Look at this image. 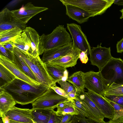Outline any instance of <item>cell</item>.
<instances>
[{"mask_svg": "<svg viewBox=\"0 0 123 123\" xmlns=\"http://www.w3.org/2000/svg\"><path fill=\"white\" fill-rule=\"evenodd\" d=\"M89 118L79 115H74L73 116L71 123H87Z\"/></svg>", "mask_w": 123, "mask_h": 123, "instance_id": "34", "label": "cell"}, {"mask_svg": "<svg viewBox=\"0 0 123 123\" xmlns=\"http://www.w3.org/2000/svg\"><path fill=\"white\" fill-rule=\"evenodd\" d=\"M0 64L12 73L17 79L23 80L32 85H39L38 82L35 81L22 71L13 62L0 54Z\"/></svg>", "mask_w": 123, "mask_h": 123, "instance_id": "14", "label": "cell"}, {"mask_svg": "<svg viewBox=\"0 0 123 123\" xmlns=\"http://www.w3.org/2000/svg\"><path fill=\"white\" fill-rule=\"evenodd\" d=\"M57 82L60 85L61 88L68 94L75 89L73 85L67 81L60 80Z\"/></svg>", "mask_w": 123, "mask_h": 123, "instance_id": "32", "label": "cell"}, {"mask_svg": "<svg viewBox=\"0 0 123 123\" xmlns=\"http://www.w3.org/2000/svg\"><path fill=\"white\" fill-rule=\"evenodd\" d=\"M5 49L9 50L12 53H13L14 49L15 47L13 43L11 41H7L0 43Z\"/></svg>", "mask_w": 123, "mask_h": 123, "instance_id": "37", "label": "cell"}, {"mask_svg": "<svg viewBox=\"0 0 123 123\" xmlns=\"http://www.w3.org/2000/svg\"><path fill=\"white\" fill-rule=\"evenodd\" d=\"M70 99L74 105L76 110L78 112V115L82 116L89 118L87 111L78 97Z\"/></svg>", "mask_w": 123, "mask_h": 123, "instance_id": "29", "label": "cell"}, {"mask_svg": "<svg viewBox=\"0 0 123 123\" xmlns=\"http://www.w3.org/2000/svg\"><path fill=\"white\" fill-rule=\"evenodd\" d=\"M9 123H24L18 121H15L11 119H10Z\"/></svg>", "mask_w": 123, "mask_h": 123, "instance_id": "45", "label": "cell"}, {"mask_svg": "<svg viewBox=\"0 0 123 123\" xmlns=\"http://www.w3.org/2000/svg\"><path fill=\"white\" fill-rule=\"evenodd\" d=\"M105 123H122L120 122L118 119L115 120H110L107 122H105Z\"/></svg>", "mask_w": 123, "mask_h": 123, "instance_id": "44", "label": "cell"}, {"mask_svg": "<svg viewBox=\"0 0 123 123\" xmlns=\"http://www.w3.org/2000/svg\"><path fill=\"white\" fill-rule=\"evenodd\" d=\"M73 116L69 114H66L62 115L60 123H67L72 119Z\"/></svg>", "mask_w": 123, "mask_h": 123, "instance_id": "39", "label": "cell"}, {"mask_svg": "<svg viewBox=\"0 0 123 123\" xmlns=\"http://www.w3.org/2000/svg\"><path fill=\"white\" fill-rule=\"evenodd\" d=\"M13 51L22 59L32 71L37 81L40 84L50 87L55 84L49 74L45 64L39 56L34 57L15 47Z\"/></svg>", "mask_w": 123, "mask_h": 123, "instance_id": "3", "label": "cell"}, {"mask_svg": "<svg viewBox=\"0 0 123 123\" xmlns=\"http://www.w3.org/2000/svg\"><path fill=\"white\" fill-rule=\"evenodd\" d=\"M85 88L88 91L103 96L107 88L106 80L101 71H90L84 73Z\"/></svg>", "mask_w": 123, "mask_h": 123, "instance_id": "6", "label": "cell"}, {"mask_svg": "<svg viewBox=\"0 0 123 123\" xmlns=\"http://www.w3.org/2000/svg\"><path fill=\"white\" fill-rule=\"evenodd\" d=\"M32 109V119L36 123H48L52 111L51 109Z\"/></svg>", "mask_w": 123, "mask_h": 123, "instance_id": "24", "label": "cell"}, {"mask_svg": "<svg viewBox=\"0 0 123 123\" xmlns=\"http://www.w3.org/2000/svg\"><path fill=\"white\" fill-rule=\"evenodd\" d=\"M3 123H9L10 119L8 117L5 115L1 117Z\"/></svg>", "mask_w": 123, "mask_h": 123, "instance_id": "42", "label": "cell"}, {"mask_svg": "<svg viewBox=\"0 0 123 123\" xmlns=\"http://www.w3.org/2000/svg\"><path fill=\"white\" fill-rule=\"evenodd\" d=\"M84 73L81 71L76 72L68 77L67 80L72 84L77 93L84 91Z\"/></svg>", "mask_w": 123, "mask_h": 123, "instance_id": "23", "label": "cell"}, {"mask_svg": "<svg viewBox=\"0 0 123 123\" xmlns=\"http://www.w3.org/2000/svg\"><path fill=\"white\" fill-rule=\"evenodd\" d=\"M105 99L109 103L114 109V116L112 120H117L123 117V107L114 102Z\"/></svg>", "mask_w": 123, "mask_h": 123, "instance_id": "30", "label": "cell"}, {"mask_svg": "<svg viewBox=\"0 0 123 123\" xmlns=\"http://www.w3.org/2000/svg\"><path fill=\"white\" fill-rule=\"evenodd\" d=\"M71 120L67 123H71Z\"/></svg>", "mask_w": 123, "mask_h": 123, "instance_id": "50", "label": "cell"}, {"mask_svg": "<svg viewBox=\"0 0 123 123\" xmlns=\"http://www.w3.org/2000/svg\"><path fill=\"white\" fill-rule=\"evenodd\" d=\"M118 119L120 122L123 123V117L119 118Z\"/></svg>", "mask_w": 123, "mask_h": 123, "instance_id": "47", "label": "cell"}, {"mask_svg": "<svg viewBox=\"0 0 123 123\" xmlns=\"http://www.w3.org/2000/svg\"><path fill=\"white\" fill-rule=\"evenodd\" d=\"M92 122L93 123H99L98 122H97L96 121H94L92 120Z\"/></svg>", "mask_w": 123, "mask_h": 123, "instance_id": "48", "label": "cell"}, {"mask_svg": "<svg viewBox=\"0 0 123 123\" xmlns=\"http://www.w3.org/2000/svg\"><path fill=\"white\" fill-rule=\"evenodd\" d=\"M32 109H22L14 106L5 115L15 121L25 123H36L32 119Z\"/></svg>", "mask_w": 123, "mask_h": 123, "instance_id": "17", "label": "cell"}, {"mask_svg": "<svg viewBox=\"0 0 123 123\" xmlns=\"http://www.w3.org/2000/svg\"><path fill=\"white\" fill-rule=\"evenodd\" d=\"M80 52V50L73 46L72 50L69 53L45 64L57 65L66 68L72 67L76 64Z\"/></svg>", "mask_w": 123, "mask_h": 123, "instance_id": "15", "label": "cell"}, {"mask_svg": "<svg viewBox=\"0 0 123 123\" xmlns=\"http://www.w3.org/2000/svg\"><path fill=\"white\" fill-rule=\"evenodd\" d=\"M26 25L17 18L7 8L0 12V31L18 27L23 30Z\"/></svg>", "mask_w": 123, "mask_h": 123, "instance_id": "12", "label": "cell"}, {"mask_svg": "<svg viewBox=\"0 0 123 123\" xmlns=\"http://www.w3.org/2000/svg\"><path fill=\"white\" fill-rule=\"evenodd\" d=\"M0 90V116L1 118L17 103L10 94L2 89Z\"/></svg>", "mask_w": 123, "mask_h": 123, "instance_id": "19", "label": "cell"}, {"mask_svg": "<svg viewBox=\"0 0 123 123\" xmlns=\"http://www.w3.org/2000/svg\"><path fill=\"white\" fill-rule=\"evenodd\" d=\"M88 55L87 51L81 52L79 58L82 63L86 64L88 60Z\"/></svg>", "mask_w": 123, "mask_h": 123, "instance_id": "38", "label": "cell"}, {"mask_svg": "<svg viewBox=\"0 0 123 123\" xmlns=\"http://www.w3.org/2000/svg\"><path fill=\"white\" fill-rule=\"evenodd\" d=\"M72 41L64 26L59 25L51 33L47 35L43 34L40 36L39 55L46 50L68 44L72 42Z\"/></svg>", "mask_w": 123, "mask_h": 123, "instance_id": "2", "label": "cell"}, {"mask_svg": "<svg viewBox=\"0 0 123 123\" xmlns=\"http://www.w3.org/2000/svg\"><path fill=\"white\" fill-rule=\"evenodd\" d=\"M116 48L117 53H122L123 52V37L117 42L116 44Z\"/></svg>", "mask_w": 123, "mask_h": 123, "instance_id": "40", "label": "cell"}, {"mask_svg": "<svg viewBox=\"0 0 123 123\" xmlns=\"http://www.w3.org/2000/svg\"><path fill=\"white\" fill-rule=\"evenodd\" d=\"M25 33L31 44L33 52V56H39V37L38 34L34 28L30 27H26L23 30Z\"/></svg>", "mask_w": 123, "mask_h": 123, "instance_id": "21", "label": "cell"}, {"mask_svg": "<svg viewBox=\"0 0 123 123\" xmlns=\"http://www.w3.org/2000/svg\"><path fill=\"white\" fill-rule=\"evenodd\" d=\"M78 94L76 89L68 93L67 95L68 98H72L77 97Z\"/></svg>", "mask_w": 123, "mask_h": 123, "instance_id": "41", "label": "cell"}, {"mask_svg": "<svg viewBox=\"0 0 123 123\" xmlns=\"http://www.w3.org/2000/svg\"><path fill=\"white\" fill-rule=\"evenodd\" d=\"M13 57V62L26 75L35 81L37 82L34 74L21 57L14 51Z\"/></svg>", "mask_w": 123, "mask_h": 123, "instance_id": "25", "label": "cell"}, {"mask_svg": "<svg viewBox=\"0 0 123 123\" xmlns=\"http://www.w3.org/2000/svg\"><path fill=\"white\" fill-rule=\"evenodd\" d=\"M48 9L47 8L34 6L29 2L20 8L11 11L13 14L22 22L26 25L34 16Z\"/></svg>", "mask_w": 123, "mask_h": 123, "instance_id": "11", "label": "cell"}, {"mask_svg": "<svg viewBox=\"0 0 123 123\" xmlns=\"http://www.w3.org/2000/svg\"><path fill=\"white\" fill-rule=\"evenodd\" d=\"M73 49V42L63 46L55 48L45 50L41 59L45 64L70 52Z\"/></svg>", "mask_w": 123, "mask_h": 123, "instance_id": "18", "label": "cell"}, {"mask_svg": "<svg viewBox=\"0 0 123 123\" xmlns=\"http://www.w3.org/2000/svg\"><path fill=\"white\" fill-rule=\"evenodd\" d=\"M114 3L118 5L123 6V0H114Z\"/></svg>", "mask_w": 123, "mask_h": 123, "instance_id": "43", "label": "cell"}, {"mask_svg": "<svg viewBox=\"0 0 123 123\" xmlns=\"http://www.w3.org/2000/svg\"><path fill=\"white\" fill-rule=\"evenodd\" d=\"M66 8V14L69 18L80 24L88 21L91 17L95 16L92 13L89 12L84 9L74 5L65 4Z\"/></svg>", "mask_w": 123, "mask_h": 123, "instance_id": "16", "label": "cell"}, {"mask_svg": "<svg viewBox=\"0 0 123 123\" xmlns=\"http://www.w3.org/2000/svg\"><path fill=\"white\" fill-rule=\"evenodd\" d=\"M103 97L105 99L123 107V95L104 94Z\"/></svg>", "mask_w": 123, "mask_h": 123, "instance_id": "31", "label": "cell"}, {"mask_svg": "<svg viewBox=\"0 0 123 123\" xmlns=\"http://www.w3.org/2000/svg\"><path fill=\"white\" fill-rule=\"evenodd\" d=\"M0 54L9 60L13 61V53L5 49L3 46L0 44Z\"/></svg>", "mask_w": 123, "mask_h": 123, "instance_id": "33", "label": "cell"}, {"mask_svg": "<svg viewBox=\"0 0 123 123\" xmlns=\"http://www.w3.org/2000/svg\"><path fill=\"white\" fill-rule=\"evenodd\" d=\"M86 93L105 118H108L110 120L113 119L114 116V109L103 96L89 91Z\"/></svg>", "mask_w": 123, "mask_h": 123, "instance_id": "13", "label": "cell"}, {"mask_svg": "<svg viewBox=\"0 0 123 123\" xmlns=\"http://www.w3.org/2000/svg\"><path fill=\"white\" fill-rule=\"evenodd\" d=\"M63 5L69 4L78 6L93 14L101 15L114 3V0H60Z\"/></svg>", "mask_w": 123, "mask_h": 123, "instance_id": "5", "label": "cell"}, {"mask_svg": "<svg viewBox=\"0 0 123 123\" xmlns=\"http://www.w3.org/2000/svg\"><path fill=\"white\" fill-rule=\"evenodd\" d=\"M17 79L12 73L0 64V88Z\"/></svg>", "mask_w": 123, "mask_h": 123, "instance_id": "27", "label": "cell"}, {"mask_svg": "<svg viewBox=\"0 0 123 123\" xmlns=\"http://www.w3.org/2000/svg\"><path fill=\"white\" fill-rule=\"evenodd\" d=\"M22 31L18 27L0 31V43L12 40L20 35Z\"/></svg>", "mask_w": 123, "mask_h": 123, "instance_id": "26", "label": "cell"}, {"mask_svg": "<svg viewBox=\"0 0 123 123\" xmlns=\"http://www.w3.org/2000/svg\"><path fill=\"white\" fill-rule=\"evenodd\" d=\"M77 97L86 109L89 117L99 123H105L104 117L96 105L88 96L86 92L82 91L77 92Z\"/></svg>", "mask_w": 123, "mask_h": 123, "instance_id": "10", "label": "cell"}, {"mask_svg": "<svg viewBox=\"0 0 123 123\" xmlns=\"http://www.w3.org/2000/svg\"><path fill=\"white\" fill-rule=\"evenodd\" d=\"M104 94L123 95V85L113 83L107 87Z\"/></svg>", "mask_w": 123, "mask_h": 123, "instance_id": "28", "label": "cell"}, {"mask_svg": "<svg viewBox=\"0 0 123 123\" xmlns=\"http://www.w3.org/2000/svg\"><path fill=\"white\" fill-rule=\"evenodd\" d=\"M50 87L58 94L68 98V93L61 87L57 86L56 84L51 86Z\"/></svg>", "mask_w": 123, "mask_h": 123, "instance_id": "36", "label": "cell"}, {"mask_svg": "<svg viewBox=\"0 0 123 123\" xmlns=\"http://www.w3.org/2000/svg\"><path fill=\"white\" fill-rule=\"evenodd\" d=\"M68 99L58 94L50 87L43 95L31 103L32 109L54 110L60 103Z\"/></svg>", "mask_w": 123, "mask_h": 123, "instance_id": "7", "label": "cell"}, {"mask_svg": "<svg viewBox=\"0 0 123 123\" xmlns=\"http://www.w3.org/2000/svg\"><path fill=\"white\" fill-rule=\"evenodd\" d=\"M57 108L55 112L56 115L59 117H61L66 114H70L72 116L79 115L78 112L70 98L60 103Z\"/></svg>", "mask_w": 123, "mask_h": 123, "instance_id": "22", "label": "cell"}, {"mask_svg": "<svg viewBox=\"0 0 123 123\" xmlns=\"http://www.w3.org/2000/svg\"><path fill=\"white\" fill-rule=\"evenodd\" d=\"M98 45L96 47L91 49L90 60L91 64L97 66L100 71L109 61L112 56L111 54L110 47H102Z\"/></svg>", "mask_w": 123, "mask_h": 123, "instance_id": "9", "label": "cell"}, {"mask_svg": "<svg viewBox=\"0 0 123 123\" xmlns=\"http://www.w3.org/2000/svg\"><path fill=\"white\" fill-rule=\"evenodd\" d=\"M50 88L42 84L31 85L23 80L16 79L0 89L10 94L17 104L23 105L32 103Z\"/></svg>", "mask_w": 123, "mask_h": 123, "instance_id": "1", "label": "cell"}, {"mask_svg": "<svg viewBox=\"0 0 123 123\" xmlns=\"http://www.w3.org/2000/svg\"><path fill=\"white\" fill-rule=\"evenodd\" d=\"M45 65L48 73L55 83L60 80L67 81L68 72L66 68L56 65Z\"/></svg>", "mask_w": 123, "mask_h": 123, "instance_id": "20", "label": "cell"}, {"mask_svg": "<svg viewBox=\"0 0 123 123\" xmlns=\"http://www.w3.org/2000/svg\"><path fill=\"white\" fill-rule=\"evenodd\" d=\"M62 118V117L58 116L55 111L53 110L48 123H60Z\"/></svg>", "mask_w": 123, "mask_h": 123, "instance_id": "35", "label": "cell"}, {"mask_svg": "<svg viewBox=\"0 0 123 123\" xmlns=\"http://www.w3.org/2000/svg\"><path fill=\"white\" fill-rule=\"evenodd\" d=\"M67 28L71 36L73 47L81 52L87 51L88 55H90L91 49L81 26L75 23H71L67 24Z\"/></svg>", "mask_w": 123, "mask_h": 123, "instance_id": "8", "label": "cell"}, {"mask_svg": "<svg viewBox=\"0 0 123 123\" xmlns=\"http://www.w3.org/2000/svg\"><path fill=\"white\" fill-rule=\"evenodd\" d=\"M107 87L113 83L123 85V60L112 57L100 71Z\"/></svg>", "mask_w": 123, "mask_h": 123, "instance_id": "4", "label": "cell"}, {"mask_svg": "<svg viewBox=\"0 0 123 123\" xmlns=\"http://www.w3.org/2000/svg\"><path fill=\"white\" fill-rule=\"evenodd\" d=\"M120 11L122 13V15L120 17V18L122 19L123 18V8L120 10Z\"/></svg>", "mask_w": 123, "mask_h": 123, "instance_id": "46", "label": "cell"}, {"mask_svg": "<svg viewBox=\"0 0 123 123\" xmlns=\"http://www.w3.org/2000/svg\"><path fill=\"white\" fill-rule=\"evenodd\" d=\"M0 123H3L1 119H0Z\"/></svg>", "mask_w": 123, "mask_h": 123, "instance_id": "49", "label": "cell"}]
</instances>
